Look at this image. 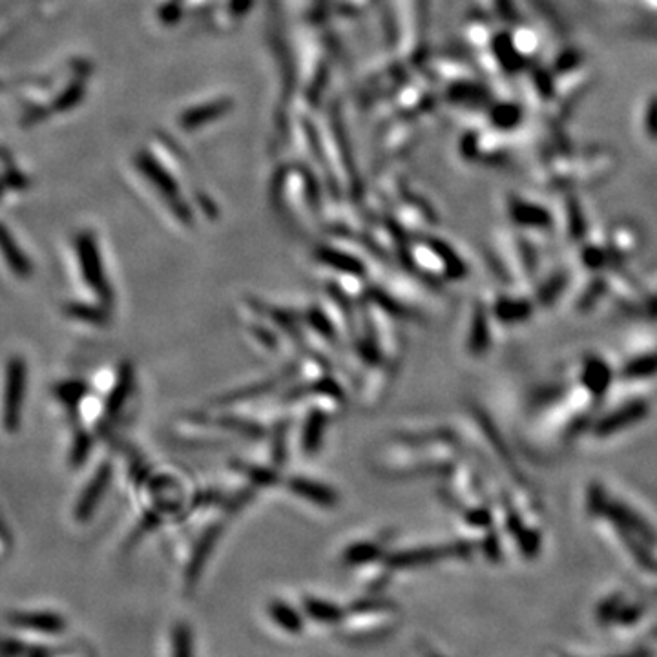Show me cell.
<instances>
[{
	"label": "cell",
	"instance_id": "obj_3",
	"mask_svg": "<svg viewBox=\"0 0 657 657\" xmlns=\"http://www.w3.org/2000/svg\"><path fill=\"white\" fill-rule=\"evenodd\" d=\"M647 413V406L645 404H632V406L625 407L623 411L619 413H614L610 417L605 418L601 422V426L597 428L599 433H612V431H617V429L625 428V426H630L632 422H637L639 418L645 417Z\"/></svg>",
	"mask_w": 657,
	"mask_h": 657
},
{
	"label": "cell",
	"instance_id": "obj_1",
	"mask_svg": "<svg viewBox=\"0 0 657 657\" xmlns=\"http://www.w3.org/2000/svg\"><path fill=\"white\" fill-rule=\"evenodd\" d=\"M2 402H0V424L4 431L13 433L21 424L22 400L26 389V364L21 356H11L2 376Z\"/></svg>",
	"mask_w": 657,
	"mask_h": 657
},
{
	"label": "cell",
	"instance_id": "obj_7",
	"mask_svg": "<svg viewBox=\"0 0 657 657\" xmlns=\"http://www.w3.org/2000/svg\"><path fill=\"white\" fill-rule=\"evenodd\" d=\"M174 643H176V654H174V657H194V654H192V636H188L185 628L179 630Z\"/></svg>",
	"mask_w": 657,
	"mask_h": 657
},
{
	"label": "cell",
	"instance_id": "obj_5",
	"mask_svg": "<svg viewBox=\"0 0 657 657\" xmlns=\"http://www.w3.org/2000/svg\"><path fill=\"white\" fill-rule=\"evenodd\" d=\"M305 608L309 610V616L313 617L314 621L318 623H334L338 621V608L329 603H316V601H309Z\"/></svg>",
	"mask_w": 657,
	"mask_h": 657
},
{
	"label": "cell",
	"instance_id": "obj_4",
	"mask_svg": "<svg viewBox=\"0 0 657 657\" xmlns=\"http://www.w3.org/2000/svg\"><path fill=\"white\" fill-rule=\"evenodd\" d=\"M271 617L276 625L282 626V630L289 634H298L302 632V621L300 617L292 612L291 608L285 605H274L271 608Z\"/></svg>",
	"mask_w": 657,
	"mask_h": 657
},
{
	"label": "cell",
	"instance_id": "obj_2",
	"mask_svg": "<svg viewBox=\"0 0 657 657\" xmlns=\"http://www.w3.org/2000/svg\"><path fill=\"white\" fill-rule=\"evenodd\" d=\"M79 271L86 287H90L99 300L106 302L110 298V287L106 283L105 271H101L99 254L90 240L79 243Z\"/></svg>",
	"mask_w": 657,
	"mask_h": 657
},
{
	"label": "cell",
	"instance_id": "obj_6",
	"mask_svg": "<svg viewBox=\"0 0 657 657\" xmlns=\"http://www.w3.org/2000/svg\"><path fill=\"white\" fill-rule=\"evenodd\" d=\"M657 371V356H648V358H641L637 360L636 364L630 365L626 369V373L630 376H645L652 375Z\"/></svg>",
	"mask_w": 657,
	"mask_h": 657
}]
</instances>
